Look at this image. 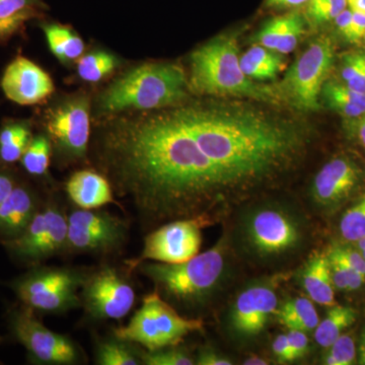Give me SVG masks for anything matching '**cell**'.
Returning <instances> with one entry per match:
<instances>
[{"mask_svg": "<svg viewBox=\"0 0 365 365\" xmlns=\"http://www.w3.org/2000/svg\"><path fill=\"white\" fill-rule=\"evenodd\" d=\"M274 317L281 325L287 327L289 330L302 331L304 333L314 332L319 323L318 312L314 302L306 297L287 300L278 306Z\"/></svg>", "mask_w": 365, "mask_h": 365, "instance_id": "cell-25", "label": "cell"}, {"mask_svg": "<svg viewBox=\"0 0 365 365\" xmlns=\"http://www.w3.org/2000/svg\"><path fill=\"white\" fill-rule=\"evenodd\" d=\"M365 69V53H347L341 60V83H346L359 76Z\"/></svg>", "mask_w": 365, "mask_h": 365, "instance_id": "cell-36", "label": "cell"}, {"mask_svg": "<svg viewBox=\"0 0 365 365\" xmlns=\"http://www.w3.org/2000/svg\"><path fill=\"white\" fill-rule=\"evenodd\" d=\"M79 294L86 319L93 323L125 318L136 300L128 275L109 264L88 269Z\"/></svg>", "mask_w": 365, "mask_h": 365, "instance_id": "cell-11", "label": "cell"}, {"mask_svg": "<svg viewBox=\"0 0 365 365\" xmlns=\"http://www.w3.org/2000/svg\"><path fill=\"white\" fill-rule=\"evenodd\" d=\"M43 203L38 192L21 179L0 206V242L20 237Z\"/></svg>", "mask_w": 365, "mask_h": 365, "instance_id": "cell-18", "label": "cell"}, {"mask_svg": "<svg viewBox=\"0 0 365 365\" xmlns=\"http://www.w3.org/2000/svg\"><path fill=\"white\" fill-rule=\"evenodd\" d=\"M204 322L182 316L157 292L145 295L143 304L126 326L113 331V335L131 341L145 350L179 345L189 334L200 332Z\"/></svg>", "mask_w": 365, "mask_h": 365, "instance_id": "cell-7", "label": "cell"}, {"mask_svg": "<svg viewBox=\"0 0 365 365\" xmlns=\"http://www.w3.org/2000/svg\"><path fill=\"white\" fill-rule=\"evenodd\" d=\"M177 111L241 200L289 167L304 148L299 131L254 113L207 106H188Z\"/></svg>", "mask_w": 365, "mask_h": 365, "instance_id": "cell-1", "label": "cell"}, {"mask_svg": "<svg viewBox=\"0 0 365 365\" xmlns=\"http://www.w3.org/2000/svg\"><path fill=\"white\" fill-rule=\"evenodd\" d=\"M53 155L52 143L47 134L34 136L21 158V167L34 178H44L49 173Z\"/></svg>", "mask_w": 365, "mask_h": 365, "instance_id": "cell-28", "label": "cell"}, {"mask_svg": "<svg viewBox=\"0 0 365 365\" xmlns=\"http://www.w3.org/2000/svg\"><path fill=\"white\" fill-rule=\"evenodd\" d=\"M188 83L181 67L169 63L143 64L125 72L98 98V112H151L182 102Z\"/></svg>", "mask_w": 365, "mask_h": 365, "instance_id": "cell-3", "label": "cell"}, {"mask_svg": "<svg viewBox=\"0 0 365 365\" xmlns=\"http://www.w3.org/2000/svg\"><path fill=\"white\" fill-rule=\"evenodd\" d=\"M119 66V61L111 53L93 51L83 55L78 60L76 71L79 78L90 83L101 81L113 73Z\"/></svg>", "mask_w": 365, "mask_h": 365, "instance_id": "cell-29", "label": "cell"}, {"mask_svg": "<svg viewBox=\"0 0 365 365\" xmlns=\"http://www.w3.org/2000/svg\"><path fill=\"white\" fill-rule=\"evenodd\" d=\"M242 364L245 365H267L269 362L267 360L262 359L260 356H256V355H252L249 359L245 360L242 362Z\"/></svg>", "mask_w": 365, "mask_h": 365, "instance_id": "cell-49", "label": "cell"}, {"mask_svg": "<svg viewBox=\"0 0 365 365\" xmlns=\"http://www.w3.org/2000/svg\"><path fill=\"white\" fill-rule=\"evenodd\" d=\"M356 319L357 312L353 307L335 304L331 307L325 319L319 321V325L314 329V340L321 347L327 349L345 333Z\"/></svg>", "mask_w": 365, "mask_h": 365, "instance_id": "cell-27", "label": "cell"}, {"mask_svg": "<svg viewBox=\"0 0 365 365\" xmlns=\"http://www.w3.org/2000/svg\"><path fill=\"white\" fill-rule=\"evenodd\" d=\"M364 39L365 40V34H364Z\"/></svg>", "mask_w": 365, "mask_h": 365, "instance_id": "cell-52", "label": "cell"}, {"mask_svg": "<svg viewBox=\"0 0 365 365\" xmlns=\"http://www.w3.org/2000/svg\"><path fill=\"white\" fill-rule=\"evenodd\" d=\"M237 239L242 251L255 260H276L294 253L302 246L306 227L290 209L262 204L242 215Z\"/></svg>", "mask_w": 365, "mask_h": 365, "instance_id": "cell-5", "label": "cell"}, {"mask_svg": "<svg viewBox=\"0 0 365 365\" xmlns=\"http://www.w3.org/2000/svg\"><path fill=\"white\" fill-rule=\"evenodd\" d=\"M309 0H266V4L269 7H276V9H289V7H297L306 4Z\"/></svg>", "mask_w": 365, "mask_h": 365, "instance_id": "cell-45", "label": "cell"}, {"mask_svg": "<svg viewBox=\"0 0 365 365\" xmlns=\"http://www.w3.org/2000/svg\"><path fill=\"white\" fill-rule=\"evenodd\" d=\"M282 280L277 275L253 281L237 294L227 319L228 329L235 339L252 340L265 330L279 306L276 290Z\"/></svg>", "mask_w": 365, "mask_h": 365, "instance_id": "cell-15", "label": "cell"}, {"mask_svg": "<svg viewBox=\"0 0 365 365\" xmlns=\"http://www.w3.org/2000/svg\"><path fill=\"white\" fill-rule=\"evenodd\" d=\"M88 269L34 266L9 283L20 304L37 314H63L81 307Z\"/></svg>", "mask_w": 365, "mask_h": 365, "instance_id": "cell-6", "label": "cell"}, {"mask_svg": "<svg viewBox=\"0 0 365 365\" xmlns=\"http://www.w3.org/2000/svg\"><path fill=\"white\" fill-rule=\"evenodd\" d=\"M357 361H359V364L365 365V355H364V356H359Z\"/></svg>", "mask_w": 365, "mask_h": 365, "instance_id": "cell-51", "label": "cell"}, {"mask_svg": "<svg viewBox=\"0 0 365 365\" xmlns=\"http://www.w3.org/2000/svg\"><path fill=\"white\" fill-rule=\"evenodd\" d=\"M288 23V14L287 16H277L273 20L269 21L260 32L256 35V42L258 45L263 46L269 50L276 52L281 38L287 30Z\"/></svg>", "mask_w": 365, "mask_h": 365, "instance_id": "cell-34", "label": "cell"}, {"mask_svg": "<svg viewBox=\"0 0 365 365\" xmlns=\"http://www.w3.org/2000/svg\"><path fill=\"white\" fill-rule=\"evenodd\" d=\"M53 153L64 165L85 162L91 144V101L74 96L52 108L45 118Z\"/></svg>", "mask_w": 365, "mask_h": 365, "instance_id": "cell-12", "label": "cell"}, {"mask_svg": "<svg viewBox=\"0 0 365 365\" xmlns=\"http://www.w3.org/2000/svg\"><path fill=\"white\" fill-rule=\"evenodd\" d=\"M43 32L50 51L63 64L78 61L85 52V43L68 26L59 24H45Z\"/></svg>", "mask_w": 365, "mask_h": 365, "instance_id": "cell-26", "label": "cell"}, {"mask_svg": "<svg viewBox=\"0 0 365 365\" xmlns=\"http://www.w3.org/2000/svg\"><path fill=\"white\" fill-rule=\"evenodd\" d=\"M230 237L223 234L212 248L180 264L144 261L136 271L153 282L155 292L185 312L202 309L222 288L230 266Z\"/></svg>", "mask_w": 365, "mask_h": 365, "instance_id": "cell-2", "label": "cell"}, {"mask_svg": "<svg viewBox=\"0 0 365 365\" xmlns=\"http://www.w3.org/2000/svg\"><path fill=\"white\" fill-rule=\"evenodd\" d=\"M0 85L9 101L21 106L40 104L54 93L49 73L23 56L16 57L7 66Z\"/></svg>", "mask_w": 365, "mask_h": 365, "instance_id": "cell-17", "label": "cell"}, {"mask_svg": "<svg viewBox=\"0 0 365 365\" xmlns=\"http://www.w3.org/2000/svg\"><path fill=\"white\" fill-rule=\"evenodd\" d=\"M144 348L121 339L115 335L96 340L95 364L97 365H141V353Z\"/></svg>", "mask_w": 365, "mask_h": 365, "instance_id": "cell-24", "label": "cell"}, {"mask_svg": "<svg viewBox=\"0 0 365 365\" xmlns=\"http://www.w3.org/2000/svg\"><path fill=\"white\" fill-rule=\"evenodd\" d=\"M212 225L206 218H185L163 223L146 235L143 249L137 258L125 262L134 271L144 261L180 264L199 254L202 230Z\"/></svg>", "mask_w": 365, "mask_h": 365, "instance_id": "cell-14", "label": "cell"}, {"mask_svg": "<svg viewBox=\"0 0 365 365\" xmlns=\"http://www.w3.org/2000/svg\"><path fill=\"white\" fill-rule=\"evenodd\" d=\"M7 325L14 339L25 348L31 364L76 365L86 361L85 352L76 341L50 330L24 304L9 309Z\"/></svg>", "mask_w": 365, "mask_h": 365, "instance_id": "cell-8", "label": "cell"}, {"mask_svg": "<svg viewBox=\"0 0 365 365\" xmlns=\"http://www.w3.org/2000/svg\"><path fill=\"white\" fill-rule=\"evenodd\" d=\"M20 180L21 178L11 168L0 167V206Z\"/></svg>", "mask_w": 365, "mask_h": 365, "instance_id": "cell-40", "label": "cell"}, {"mask_svg": "<svg viewBox=\"0 0 365 365\" xmlns=\"http://www.w3.org/2000/svg\"><path fill=\"white\" fill-rule=\"evenodd\" d=\"M141 360L144 365H193L195 357L185 348L178 345L160 348L157 350L143 349Z\"/></svg>", "mask_w": 365, "mask_h": 365, "instance_id": "cell-31", "label": "cell"}, {"mask_svg": "<svg viewBox=\"0 0 365 365\" xmlns=\"http://www.w3.org/2000/svg\"><path fill=\"white\" fill-rule=\"evenodd\" d=\"M197 365H232V360L223 356L213 348L201 347L195 357Z\"/></svg>", "mask_w": 365, "mask_h": 365, "instance_id": "cell-39", "label": "cell"}, {"mask_svg": "<svg viewBox=\"0 0 365 365\" xmlns=\"http://www.w3.org/2000/svg\"><path fill=\"white\" fill-rule=\"evenodd\" d=\"M45 9L43 0H0V43L11 39Z\"/></svg>", "mask_w": 365, "mask_h": 365, "instance_id": "cell-21", "label": "cell"}, {"mask_svg": "<svg viewBox=\"0 0 365 365\" xmlns=\"http://www.w3.org/2000/svg\"><path fill=\"white\" fill-rule=\"evenodd\" d=\"M324 357L327 365H352L357 361L356 340L354 334L343 333L330 347Z\"/></svg>", "mask_w": 365, "mask_h": 365, "instance_id": "cell-32", "label": "cell"}, {"mask_svg": "<svg viewBox=\"0 0 365 365\" xmlns=\"http://www.w3.org/2000/svg\"><path fill=\"white\" fill-rule=\"evenodd\" d=\"M354 135L356 137L357 141L365 150V114L359 117L355 121L354 128H353Z\"/></svg>", "mask_w": 365, "mask_h": 365, "instance_id": "cell-46", "label": "cell"}, {"mask_svg": "<svg viewBox=\"0 0 365 365\" xmlns=\"http://www.w3.org/2000/svg\"><path fill=\"white\" fill-rule=\"evenodd\" d=\"M339 232L342 239L349 244L365 237V192L343 213Z\"/></svg>", "mask_w": 365, "mask_h": 365, "instance_id": "cell-30", "label": "cell"}, {"mask_svg": "<svg viewBox=\"0 0 365 365\" xmlns=\"http://www.w3.org/2000/svg\"><path fill=\"white\" fill-rule=\"evenodd\" d=\"M352 14L353 11L351 9H345L344 11H343L342 13H341L335 20H334L338 32H339L340 35L342 36L345 40H347L348 35H349L350 26H351L352 21Z\"/></svg>", "mask_w": 365, "mask_h": 365, "instance_id": "cell-44", "label": "cell"}, {"mask_svg": "<svg viewBox=\"0 0 365 365\" xmlns=\"http://www.w3.org/2000/svg\"><path fill=\"white\" fill-rule=\"evenodd\" d=\"M348 88L365 95V69L359 76L345 83Z\"/></svg>", "mask_w": 365, "mask_h": 365, "instance_id": "cell-47", "label": "cell"}, {"mask_svg": "<svg viewBox=\"0 0 365 365\" xmlns=\"http://www.w3.org/2000/svg\"><path fill=\"white\" fill-rule=\"evenodd\" d=\"M321 98L327 107L347 119L356 120L365 114V95L339 81H326L322 88Z\"/></svg>", "mask_w": 365, "mask_h": 365, "instance_id": "cell-23", "label": "cell"}, {"mask_svg": "<svg viewBox=\"0 0 365 365\" xmlns=\"http://www.w3.org/2000/svg\"><path fill=\"white\" fill-rule=\"evenodd\" d=\"M235 36L213 38L190 56V88L201 95L232 96L274 102L277 96L267 86L255 83L242 71Z\"/></svg>", "mask_w": 365, "mask_h": 365, "instance_id": "cell-4", "label": "cell"}, {"mask_svg": "<svg viewBox=\"0 0 365 365\" xmlns=\"http://www.w3.org/2000/svg\"><path fill=\"white\" fill-rule=\"evenodd\" d=\"M129 240V223L98 209H74L68 215L64 255L113 256L121 253Z\"/></svg>", "mask_w": 365, "mask_h": 365, "instance_id": "cell-10", "label": "cell"}, {"mask_svg": "<svg viewBox=\"0 0 365 365\" xmlns=\"http://www.w3.org/2000/svg\"><path fill=\"white\" fill-rule=\"evenodd\" d=\"M337 249L339 250L340 254L344 257L346 261L352 266L355 270L364 274L365 276V259L362 257L361 253L354 247L341 246L336 245Z\"/></svg>", "mask_w": 365, "mask_h": 365, "instance_id": "cell-42", "label": "cell"}, {"mask_svg": "<svg viewBox=\"0 0 365 365\" xmlns=\"http://www.w3.org/2000/svg\"><path fill=\"white\" fill-rule=\"evenodd\" d=\"M304 33V19L299 14H288L287 30L281 38L276 52L279 54H288V53L294 51Z\"/></svg>", "mask_w": 365, "mask_h": 365, "instance_id": "cell-35", "label": "cell"}, {"mask_svg": "<svg viewBox=\"0 0 365 365\" xmlns=\"http://www.w3.org/2000/svg\"><path fill=\"white\" fill-rule=\"evenodd\" d=\"M31 124L19 120H7L0 128V167L11 168L20 162L33 139Z\"/></svg>", "mask_w": 365, "mask_h": 365, "instance_id": "cell-22", "label": "cell"}, {"mask_svg": "<svg viewBox=\"0 0 365 365\" xmlns=\"http://www.w3.org/2000/svg\"><path fill=\"white\" fill-rule=\"evenodd\" d=\"M364 180V170L356 160L337 155L314 176L309 192L312 200L324 212H335L356 193Z\"/></svg>", "mask_w": 365, "mask_h": 365, "instance_id": "cell-16", "label": "cell"}, {"mask_svg": "<svg viewBox=\"0 0 365 365\" xmlns=\"http://www.w3.org/2000/svg\"><path fill=\"white\" fill-rule=\"evenodd\" d=\"M240 63L244 73L249 78L256 79V81H266V79H272L281 71L276 67L265 66V64L258 63L248 57L242 55L240 58Z\"/></svg>", "mask_w": 365, "mask_h": 365, "instance_id": "cell-37", "label": "cell"}, {"mask_svg": "<svg viewBox=\"0 0 365 365\" xmlns=\"http://www.w3.org/2000/svg\"><path fill=\"white\" fill-rule=\"evenodd\" d=\"M357 354H359V356H364L365 355V328L362 330L361 334H360Z\"/></svg>", "mask_w": 365, "mask_h": 365, "instance_id": "cell-50", "label": "cell"}, {"mask_svg": "<svg viewBox=\"0 0 365 365\" xmlns=\"http://www.w3.org/2000/svg\"><path fill=\"white\" fill-rule=\"evenodd\" d=\"M307 4V16L314 25L330 23L347 9V0H309Z\"/></svg>", "mask_w": 365, "mask_h": 365, "instance_id": "cell-33", "label": "cell"}, {"mask_svg": "<svg viewBox=\"0 0 365 365\" xmlns=\"http://www.w3.org/2000/svg\"><path fill=\"white\" fill-rule=\"evenodd\" d=\"M300 282L307 297L314 304L330 307L337 304L330 263L326 253L316 251L311 255L300 273Z\"/></svg>", "mask_w": 365, "mask_h": 365, "instance_id": "cell-20", "label": "cell"}, {"mask_svg": "<svg viewBox=\"0 0 365 365\" xmlns=\"http://www.w3.org/2000/svg\"><path fill=\"white\" fill-rule=\"evenodd\" d=\"M272 350L274 356L279 364H292L294 361L290 346L285 334H280L273 341Z\"/></svg>", "mask_w": 365, "mask_h": 365, "instance_id": "cell-41", "label": "cell"}, {"mask_svg": "<svg viewBox=\"0 0 365 365\" xmlns=\"http://www.w3.org/2000/svg\"><path fill=\"white\" fill-rule=\"evenodd\" d=\"M67 232L68 215L57 201L49 200L42 204L20 237L0 245L11 259L31 268L64 255Z\"/></svg>", "mask_w": 365, "mask_h": 365, "instance_id": "cell-9", "label": "cell"}, {"mask_svg": "<svg viewBox=\"0 0 365 365\" xmlns=\"http://www.w3.org/2000/svg\"><path fill=\"white\" fill-rule=\"evenodd\" d=\"M348 9L365 14V0H347Z\"/></svg>", "mask_w": 365, "mask_h": 365, "instance_id": "cell-48", "label": "cell"}, {"mask_svg": "<svg viewBox=\"0 0 365 365\" xmlns=\"http://www.w3.org/2000/svg\"><path fill=\"white\" fill-rule=\"evenodd\" d=\"M66 191L71 202L81 209H100L116 203L109 180L98 170L73 173L66 182Z\"/></svg>", "mask_w": 365, "mask_h": 365, "instance_id": "cell-19", "label": "cell"}, {"mask_svg": "<svg viewBox=\"0 0 365 365\" xmlns=\"http://www.w3.org/2000/svg\"><path fill=\"white\" fill-rule=\"evenodd\" d=\"M334 59L332 40L327 36L317 38L285 74L280 91L300 111H317Z\"/></svg>", "mask_w": 365, "mask_h": 365, "instance_id": "cell-13", "label": "cell"}, {"mask_svg": "<svg viewBox=\"0 0 365 365\" xmlns=\"http://www.w3.org/2000/svg\"><path fill=\"white\" fill-rule=\"evenodd\" d=\"M365 34V14L353 11L351 26L347 40L350 43H357L364 39Z\"/></svg>", "mask_w": 365, "mask_h": 365, "instance_id": "cell-43", "label": "cell"}, {"mask_svg": "<svg viewBox=\"0 0 365 365\" xmlns=\"http://www.w3.org/2000/svg\"><path fill=\"white\" fill-rule=\"evenodd\" d=\"M288 344L294 355V361L304 359L309 352V338L302 331L289 330L287 334Z\"/></svg>", "mask_w": 365, "mask_h": 365, "instance_id": "cell-38", "label": "cell"}]
</instances>
